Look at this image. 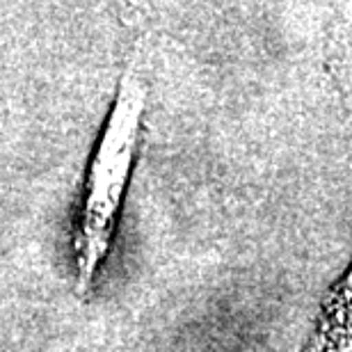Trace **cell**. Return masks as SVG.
Returning <instances> with one entry per match:
<instances>
[{"instance_id":"1","label":"cell","mask_w":352,"mask_h":352,"mask_svg":"<svg viewBox=\"0 0 352 352\" xmlns=\"http://www.w3.org/2000/svg\"><path fill=\"white\" fill-rule=\"evenodd\" d=\"M144 110L146 80L138 62H131L119 80L115 105L103 129L101 142L91 156L85 199H82L78 229L74 236L76 293L82 300L89 295L98 267L110 252L124 190L140 146Z\"/></svg>"},{"instance_id":"2","label":"cell","mask_w":352,"mask_h":352,"mask_svg":"<svg viewBox=\"0 0 352 352\" xmlns=\"http://www.w3.org/2000/svg\"><path fill=\"white\" fill-rule=\"evenodd\" d=\"M305 352H350V274L334 286Z\"/></svg>"}]
</instances>
